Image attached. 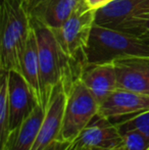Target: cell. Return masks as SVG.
Masks as SVG:
<instances>
[{
  "instance_id": "3",
  "label": "cell",
  "mask_w": 149,
  "mask_h": 150,
  "mask_svg": "<svg viewBox=\"0 0 149 150\" xmlns=\"http://www.w3.org/2000/svg\"><path fill=\"white\" fill-rule=\"evenodd\" d=\"M30 18L38 44L41 105L46 108L52 89L72 69L75 60L64 53L51 29L36 18Z\"/></svg>"
},
{
  "instance_id": "24",
  "label": "cell",
  "mask_w": 149,
  "mask_h": 150,
  "mask_svg": "<svg viewBox=\"0 0 149 150\" xmlns=\"http://www.w3.org/2000/svg\"><path fill=\"white\" fill-rule=\"evenodd\" d=\"M82 150H90V149H88V148H84V149H82Z\"/></svg>"
},
{
  "instance_id": "14",
  "label": "cell",
  "mask_w": 149,
  "mask_h": 150,
  "mask_svg": "<svg viewBox=\"0 0 149 150\" xmlns=\"http://www.w3.org/2000/svg\"><path fill=\"white\" fill-rule=\"evenodd\" d=\"M45 115V108L38 104L20 127L10 133L6 145L1 150H32Z\"/></svg>"
},
{
  "instance_id": "20",
  "label": "cell",
  "mask_w": 149,
  "mask_h": 150,
  "mask_svg": "<svg viewBox=\"0 0 149 150\" xmlns=\"http://www.w3.org/2000/svg\"><path fill=\"white\" fill-rule=\"evenodd\" d=\"M85 1H86V3L88 4L89 7L96 10L101 7V6L105 5L106 3H108V2L112 1V0H85Z\"/></svg>"
},
{
  "instance_id": "12",
  "label": "cell",
  "mask_w": 149,
  "mask_h": 150,
  "mask_svg": "<svg viewBox=\"0 0 149 150\" xmlns=\"http://www.w3.org/2000/svg\"><path fill=\"white\" fill-rule=\"evenodd\" d=\"M81 79L99 104L112 91L117 89V75L112 63L84 64Z\"/></svg>"
},
{
  "instance_id": "21",
  "label": "cell",
  "mask_w": 149,
  "mask_h": 150,
  "mask_svg": "<svg viewBox=\"0 0 149 150\" xmlns=\"http://www.w3.org/2000/svg\"><path fill=\"white\" fill-rule=\"evenodd\" d=\"M68 144H70V142H64V141L57 140L52 143L46 150H64L68 147Z\"/></svg>"
},
{
  "instance_id": "16",
  "label": "cell",
  "mask_w": 149,
  "mask_h": 150,
  "mask_svg": "<svg viewBox=\"0 0 149 150\" xmlns=\"http://www.w3.org/2000/svg\"><path fill=\"white\" fill-rule=\"evenodd\" d=\"M9 135L8 71H1V85H0V144H1V148H3L6 145Z\"/></svg>"
},
{
  "instance_id": "22",
  "label": "cell",
  "mask_w": 149,
  "mask_h": 150,
  "mask_svg": "<svg viewBox=\"0 0 149 150\" xmlns=\"http://www.w3.org/2000/svg\"><path fill=\"white\" fill-rule=\"evenodd\" d=\"M40 1H41V0H22L23 4H24L25 8L27 9V11H28L29 14H30V12L34 9V7L39 3Z\"/></svg>"
},
{
  "instance_id": "17",
  "label": "cell",
  "mask_w": 149,
  "mask_h": 150,
  "mask_svg": "<svg viewBox=\"0 0 149 150\" xmlns=\"http://www.w3.org/2000/svg\"><path fill=\"white\" fill-rule=\"evenodd\" d=\"M114 29L149 41V13H144L136 18H129L121 23Z\"/></svg>"
},
{
  "instance_id": "10",
  "label": "cell",
  "mask_w": 149,
  "mask_h": 150,
  "mask_svg": "<svg viewBox=\"0 0 149 150\" xmlns=\"http://www.w3.org/2000/svg\"><path fill=\"white\" fill-rule=\"evenodd\" d=\"M119 89L149 95V57L133 56L112 62Z\"/></svg>"
},
{
  "instance_id": "13",
  "label": "cell",
  "mask_w": 149,
  "mask_h": 150,
  "mask_svg": "<svg viewBox=\"0 0 149 150\" xmlns=\"http://www.w3.org/2000/svg\"><path fill=\"white\" fill-rule=\"evenodd\" d=\"M79 2L80 0H41L30 12V16L52 31L57 30L70 18Z\"/></svg>"
},
{
  "instance_id": "1",
  "label": "cell",
  "mask_w": 149,
  "mask_h": 150,
  "mask_svg": "<svg viewBox=\"0 0 149 150\" xmlns=\"http://www.w3.org/2000/svg\"><path fill=\"white\" fill-rule=\"evenodd\" d=\"M133 56L149 57V41L115 29L94 25L84 49L85 64L112 63Z\"/></svg>"
},
{
  "instance_id": "6",
  "label": "cell",
  "mask_w": 149,
  "mask_h": 150,
  "mask_svg": "<svg viewBox=\"0 0 149 150\" xmlns=\"http://www.w3.org/2000/svg\"><path fill=\"white\" fill-rule=\"evenodd\" d=\"M149 110V95L115 89L99 104L98 115L117 124Z\"/></svg>"
},
{
  "instance_id": "19",
  "label": "cell",
  "mask_w": 149,
  "mask_h": 150,
  "mask_svg": "<svg viewBox=\"0 0 149 150\" xmlns=\"http://www.w3.org/2000/svg\"><path fill=\"white\" fill-rule=\"evenodd\" d=\"M121 137L126 150H149V138L140 131H128Z\"/></svg>"
},
{
  "instance_id": "15",
  "label": "cell",
  "mask_w": 149,
  "mask_h": 150,
  "mask_svg": "<svg viewBox=\"0 0 149 150\" xmlns=\"http://www.w3.org/2000/svg\"><path fill=\"white\" fill-rule=\"evenodd\" d=\"M32 26V25H31ZM20 73L37 97L41 104V88H40V67L38 55L37 38L33 28L25 43L20 55Z\"/></svg>"
},
{
  "instance_id": "9",
  "label": "cell",
  "mask_w": 149,
  "mask_h": 150,
  "mask_svg": "<svg viewBox=\"0 0 149 150\" xmlns=\"http://www.w3.org/2000/svg\"><path fill=\"white\" fill-rule=\"evenodd\" d=\"M72 143L79 149L114 148L123 145V137L112 120L97 113Z\"/></svg>"
},
{
  "instance_id": "5",
  "label": "cell",
  "mask_w": 149,
  "mask_h": 150,
  "mask_svg": "<svg viewBox=\"0 0 149 150\" xmlns=\"http://www.w3.org/2000/svg\"><path fill=\"white\" fill-rule=\"evenodd\" d=\"M94 25L95 9L89 7L85 0H80L66 22L53 31L60 48L68 57L84 62V49Z\"/></svg>"
},
{
  "instance_id": "2",
  "label": "cell",
  "mask_w": 149,
  "mask_h": 150,
  "mask_svg": "<svg viewBox=\"0 0 149 150\" xmlns=\"http://www.w3.org/2000/svg\"><path fill=\"white\" fill-rule=\"evenodd\" d=\"M31 29L30 14L22 0H1V71H20V55Z\"/></svg>"
},
{
  "instance_id": "18",
  "label": "cell",
  "mask_w": 149,
  "mask_h": 150,
  "mask_svg": "<svg viewBox=\"0 0 149 150\" xmlns=\"http://www.w3.org/2000/svg\"><path fill=\"white\" fill-rule=\"evenodd\" d=\"M114 125L117 127L121 135L128 131L138 130L149 138V110Z\"/></svg>"
},
{
  "instance_id": "23",
  "label": "cell",
  "mask_w": 149,
  "mask_h": 150,
  "mask_svg": "<svg viewBox=\"0 0 149 150\" xmlns=\"http://www.w3.org/2000/svg\"><path fill=\"white\" fill-rule=\"evenodd\" d=\"M125 146L124 144L121 146H119V147H114V148H92L90 150H125Z\"/></svg>"
},
{
  "instance_id": "8",
  "label": "cell",
  "mask_w": 149,
  "mask_h": 150,
  "mask_svg": "<svg viewBox=\"0 0 149 150\" xmlns=\"http://www.w3.org/2000/svg\"><path fill=\"white\" fill-rule=\"evenodd\" d=\"M38 104L37 97L18 71H8V107L9 131L16 130L33 112Z\"/></svg>"
},
{
  "instance_id": "11",
  "label": "cell",
  "mask_w": 149,
  "mask_h": 150,
  "mask_svg": "<svg viewBox=\"0 0 149 150\" xmlns=\"http://www.w3.org/2000/svg\"><path fill=\"white\" fill-rule=\"evenodd\" d=\"M149 13V0H112L95 10V25L114 29L121 23Z\"/></svg>"
},
{
  "instance_id": "7",
  "label": "cell",
  "mask_w": 149,
  "mask_h": 150,
  "mask_svg": "<svg viewBox=\"0 0 149 150\" xmlns=\"http://www.w3.org/2000/svg\"><path fill=\"white\" fill-rule=\"evenodd\" d=\"M66 100V92L61 80L51 91L45 108V115L32 150H46L53 142L59 140Z\"/></svg>"
},
{
  "instance_id": "4",
  "label": "cell",
  "mask_w": 149,
  "mask_h": 150,
  "mask_svg": "<svg viewBox=\"0 0 149 150\" xmlns=\"http://www.w3.org/2000/svg\"><path fill=\"white\" fill-rule=\"evenodd\" d=\"M66 92L59 140L73 142L91 122L99 103L81 79V74H71L62 79Z\"/></svg>"
},
{
  "instance_id": "25",
  "label": "cell",
  "mask_w": 149,
  "mask_h": 150,
  "mask_svg": "<svg viewBox=\"0 0 149 150\" xmlns=\"http://www.w3.org/2000/svg\"><path fill=\"white\" fill-rule=\"evenodd\" d=\"M125 150H126V149H125Z\"/></svg>"
}]
</instances>
